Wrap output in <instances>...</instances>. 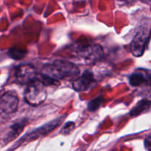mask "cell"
<instances>
[{
    "mask_svg": "<svg viewBox=\"0 0 151 151\" xmlns=\"http://www.w3.org/2000/svg\"><path fill=\"white\" fill-rule=\"evenodd\" d=\"M63 117H64V116L57 118V119L50 122L49 123L45 124V125H42L41 127H39V128H36V129H34L33 131L27 133L24 137H23L21 139L19 143H22L23 142L32 141V140L37 139L40 138V137H44V136L47 135V134H50L51 131H52L53 130L55 129L58 125H60L62 120H63Z\"/></svg>",
    "mask_w": 151,
    "mask_h": 151,
    "instance_id": "cell-5",
    "label": "cell"
},
{
    "mask_svg": "<svg viewBox=\"0 0 151 151\" xmlns=\"http://www.w3.org/2000/svg\"><path fill=\"white\" fill-rule=\"evenodd\" d=\"M103 54L104 52L102 47L97 44L83 46L77 52V55L82 59L86 64L95 63L103 57Z\"/></svg>",
    "mask_w": 151,
    "mask_h": 151,
    "instance_id": "cell-4",
    "label": "cell"
},
{
    "mask_svg": "<svg viewBox=\"0 0 151 151\" xmlns=\"http://www.w3.org/2000/svg\"><path fill=\"white\" fill-rule=\"evenodd\" d=\"M79 73L80 69L77 65L65 60H55L52 63H45L41 69L43 79L49 81H58L72 78Z\"/></svg>",
    "mask_w": 151,
    "mask_h": 151,
    "instance_id": "cell-1",
    "label": "cell"
},
{
    "mask_svg": "<svg viewBox=\"0 0 151 151\" xmlns=\"http://www.w3.org/2000/svg\"><path fill=\"white\" fill-rule=\"evenodd\" d=\"M145 145L147 150H151V137L146 139L145 140Z\"/></svg>",
    "mask_w": 151,
    "mask_h": 151,
    "instance_id": "cell-15",
    "label": "cell"
},
{
    "mask_svg": "<svg viewBox=\"0 0 151 151\" xmlns=\"http://www.w3.org/2000/svg\"><path fill=\"white\" fill-rule=\"evenodd\" d=\"M129 83L132 86H151V70L137 69L130 76Z\"/></svg>",
    "mask_w": 151,
    "mask_h": 151,
    "instance_id": "cell-9",
    "label": "cell"
},
{
    "mask_svg": "<svg viewBox=\"0 0 151 151\" xmlns=\"http://www.w3.org/2000/svg\"><path fill=\"white\" fill-rule=\"evenodd\" d=\"M136 0H117V2L120 5H126V4H131L135 2Z\"/></svg>",
    "mask_w": 151,
    "mask_h": 151,
    "instance_id": "cell-14",
    "label": "cell"
},
{
    "mask_svg": "<svg viewBox=\"0 0 151 151\" xmlns=\"http://www.w3.org/2000/svg\"><path fill=\"white\" fill-rule=\"evenodd\" d=\"M102 100H103V99H102L101 97H97V98L94 99V100L89 102V103H88V110H89L90 111H95L96 109H98L99 106L101 104Z\"/></svg>",
    "mask_w": 151,
    "mask_h": 151,
    "instance_id": "cell-12",
    "label": "cell"
},
{
    "mask_svg": "<svg viewBox=\"0 0 151 151\" xmlns=\"http://www.w3.org/2000/svg\"><path fill=\"white\" fill-rule=\"evenodd\" d=\"M150 27L148 25H144L139 29L131 43V51L136 57L142 55L145 50L149 36H150Z\"/></svg>",
    "mask_w": 151,
    "mask_h": 151,
    "instance_id": "cell-3",
    "label": "cell"
},
{
    "mask_svg": "<svg viewBox=\"0 0 151 151\" xmlns=\"http://www.w3.org/2000/svg\"><path fill=\"white\" fill-rule=\"evenodd\" d=\"M19 97L16 92L8 91L1 95L0 100V109L1 114H10L16 111L19 106Z\"/></svg>",
    "mask_w": 151,
    "mask_h": 151,
    "instance_id": "cell-7",
    "label": "cell"
},
{
    "mask_svg": "<svg viewBox=\"0 0 151 151\" xmlns=\"http://www.w3.org/2000/svg\"><path fill=\"white\" fill-rule=\"evenodd\" d=\"M143 2L147 3V4H151V0H141Z\"/></svg>",
    "mask_w": 151,
    "mask_h": 151,
    "instance_id": "cell-16",
    "label": "cell"
},
{
    "mask_svg": "<svg viewBox=\"0 0 151 151\" xmlns=\"http://www.w3.org/2000/svg\"><path fill=\"white\" fill-rule=\"evenodd\" d=\"M74 127H75V125L72 122H69V123H67L63 128L62 129L61 133H63V134H67L72 131V129H74Z\"/></svg>",
    "mask_w": 151,
    "mask_h": 151,
    "instance_id": "cell-13",
    "label": "cell"
},
{
    "mask_svg": "<svg viewBox=\"0 0 151 151\" xmlns=\"http://www.w3.org/2000/svg\"><path fill=\"white\" fill-rule=\"evenodd\" d=\"M45 83L35 79L27 84L24 91V100L29 105L38 106L42 104L47 98Z\"/></svg>",
    "mask_w": 151,
    "mask_h": 151,
    "instance_id": "cell-2",
    "label": "cell"
},
{
    "mask_svg": "<svg viewBox=\"0 0 151 151\" xmlns=\"http://www.w3.org/2000/svg\"><path fill=\"white\" fill-rule=\"evenodd\" d=\"M96 82L94 75L92 71L87 69L83 72L82 75L77 78L72 83V87L78 92L88 91L90 87L93 86Z\"/></svg>",
    "mask_w": 151,
    "mask_h": 151,
    "instance_id": "cell-8",
    "label": "cell"
},
{
    "mask_svg": "<svg viewBox=\"0 0 151 151\" xmlns=\"http://www.w3.org/2000/svg\"><path fill=\"white\" fill-rule=\"evenodd\" d=\"M14 76L16 81L20 84L27 85L31 81L36 78V70L32 65L29 63L21 64L15 69Z\"/></svg>",
    "mask_w": 151,
    "mask_h": 151,
    "instance_id": "cell-6",
    "label": "cell"
},
{
    "mask_svg": "<svg viewBox=\"0 0 151 151\" xmlns=\"http://www.w3.org/2000/svg\"><path fill=\"white\" fill-rule=\"evenodd\" d=\"M151 106V102L148 100H142L131 109L130 112L131 116H137L142 113H144L150 109Z\"/></svg>",
    "mask_w": 151,
    "mask_h": 151,
    "instance_id": "cell-11",
    "label": "cell"
},
{
    "mask_svg": "<svg viewBox=\"0 0 151 151\" xmlns=\"http://www.w3.org/2000/svg\"><path fill=\"white\" fill-rule=\"evenodd\" d=\"M27 123L28 119H26V118H22V119L14 122L13 125H10L9 127L8 131L6 132L5 135H4V138H3V141L4 142V143L7 144V143H9L10 142L16 139L18 136L20 134H22L24 128L27 125Z\"/></svg>",
    "mask_w": 151,
    "mask_h": 151,
    "instance_id": "cell-10",
    "label": "cell"
}]
</instances>
